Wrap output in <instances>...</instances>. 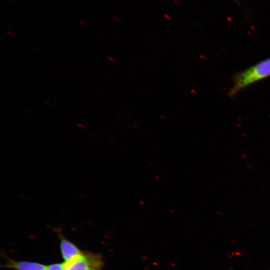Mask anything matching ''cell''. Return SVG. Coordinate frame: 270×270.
<instances>
[{"mask_svg":"<svg viewBox=\"0 0 270 270\" xmlns=\"http://www.w3.org/2000/svg\"><path fill=\"white\" fill-rule=\"evenodd\" d=\"M270 76V58L264 60L236 74L228 96H236L242 90Z\"/></svg>","mask_w":270,"mask_h":270,"instance_id":"cell-1","label":"cell"},{"mask_svg":"<svg viewBox=\"0 0 270 270\" xmlns=\"http://www.w3.org/2000/svg\"><path fill=\"white\" fill-rule=\"evenodd\" d=\"M63 264L64 270H102L104 266L100 254L89 252H82Z\"/></svg>","mask_w":270,"mask_h":270,"instance_id":"cell-2","label":"cell"},{"mask_svg":"<svg viewBox=\"0 0 270 270\" xmlns=\"http://www.w3.org/2000/svg\"><path fill=\"white\" fill-rule=\"evenodd\" d=\"M56 232L60 240V252L64 262L68 261L82 253L78 246L66 239L60 230H56Z\"/></svg>","mask_w":270,"mask_h":270,"instance_id":"cell-3","label":"cell"},{"mask_svg":"<svg viewBox=\"0 0 270 270\" xmlns=\"http://www.w3.org/2000/svg\"><path fill=\"white\" fill-rule=\"evenodd\" d=\"M3 266L16 270H46L47 268V266L38 262L16 261L10 259H7L6 264Z\"/></svg>","mask_w":270,"mask_h":270,"instance_id":"cell-4","label":"cell"},{"mask_svg":"<svg viewBox=\"0 0 270 270\" xmlns=\"http://www.w3.org/2000/svg\"><path fill=\"white\" fill-rule=\"evenodd\" d=\"M46 270H64V264L54 263L47 266Z\"/></svg>","mask_w":270,"mask_h":270,"instance_id":"cell-5","label":"cell"}]
</instances>
